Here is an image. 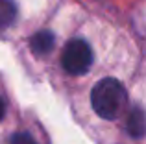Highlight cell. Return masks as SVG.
Masks as SVG:
<instances>
[{
  "mask_svg": "<svg viewBox=\"0 0 146 144\" xmlns=\"http://www.w3.org/2000/svg\"><path fill=\"white\" fill-rule=\"evenodd\" d=\"M91 104L98 116L106 120H115L126 105V90L115 78H104L93 87Z\"/></svg>",
  "mask_w": 146,
  "mask_h": 144,
  "instance_id": "6da1fadb",
  "label": "cell"
},
{
  "mask_svg": "<svg viewBox=\"0 0 146 144\" xmlns=\"http://www.w3.org/2000/svg\"><path fill=\"white\" fill-rule=\"evenodd\" d=\"M63 69L74 76L85 74L93 65V50L83 39H72L67 43L61 55Z\"/></svg>",
  "mask_w": 146,
  "mask_h": 144,
  "instance_id": "7a4b0ae2",
  "label": "cell"
},
{
  "mask_svg": "<svg viewBox=\"0 0 146 144\" xmlns=\"http://www.w3.org/2000/svg\"><path fill=\"white\" fill-rule=\"evenodd\" d=\"M54 44H56V37H54L52 32L48 30H41L35 35L30 39V46H32L33 54L37 55H46L54 50Z\"/></svg>",
  "mask_w": 146,
  "mask_h": 144,
  "instance_id": "3957f363",
  "label": "cell"
},
{
  "mask_svg": "<svg viewBox=\"0 0 146 144\" xmlns=\"http://www.w3.org/2000/svg\"><path fill=\"white\" fill-rule=\"evenodd\" d=\"M126 129L133 139H141L144 135V113L141 107H133L126 120Z\"/></svg>",
  "mask_w": 146,
  "mask_h": 144,
  "instance_id": "277c9868",
  "label": "cell"
},
{
  "mask_svg": "<svg viewBox=\"0 0 146 144\" xmlns=\"http://www.w3.org/2000/svg\"><path fill=\"white\" fill-rule=\"evenodd\" d=\"M15 15H17L15 4L11 0H0V30L7 28L15 20Z\"/></svg>",
  "mask_w": 146,
  "mask_h": 144,
  "instance_id": "5b68a950",
  "label": "cell"
},
{
  "mask_svg": "<svg viewBox=\"0 0 146 144\" xmlns=\"http://www.w3.org/2000/svg\"><path fill=\"white\" fill-rule=\"evenodd\" d=\"M11 144H37L30 133H17L11 137Z\"/></svg>",
  "mask_w": 146,
  "mask_h": 144,
  "instance_id": "8992f818",
  "label": "cell"
},
{
  "mask_svg": "<svg viewBox=\"0 0 146 144\" xmlns=\"http://www.w3.org/2000/svg\"><path fill=\"white\" fill-rule=\"evenodd\" d=\"M4 111H6V107H4V102H2V98H0V120H2V116H4Z\"/></svg>",
  "mask_w": 146,
  "mask_h": 144,
  "instance_id": "52a82bcc",
  "label": "cell"
}]
</instances>
